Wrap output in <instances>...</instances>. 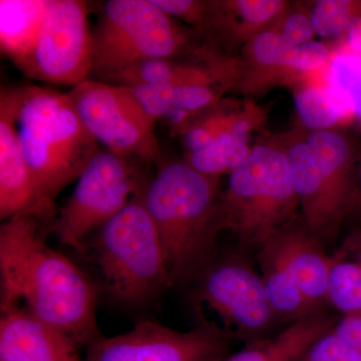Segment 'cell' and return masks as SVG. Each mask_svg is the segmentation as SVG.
I'll return each instance as SVG.
<instances>
[{
    "instance_id": "6da1fadb",
    "label": "cell",
    "mask_w": 361,
    "mask_h": 361,
    "mask_svg": "<svg viewBox=\"0 0 361 361\" xmlns=\"http://www.w3.org/2000/svg\"><path fill=\"white\" fill-rule=\"evenodd\" d=\"M51 225L23 214L0 227V310H25L78 350L103 337L96 320L97 288L84 271L47 245Z\"/></svg>"
},
{
    "instance_id": "7a4b0ae2",
    "label": "cell",
    "mask_w": 361,
    "mask_h": 361,
    "mask_svg": "<svg viewBox=\"0 0 361 361\" xmlns=\"http://www.w3.org/2000/svg\"><path fill=\"white\" fill-rule=\"evenodd\" d=\"M219 179L186 161L161 165L144 193L145 205L160 237L171 285L193 282L215 257L225 229Z\"/></svg>"
},
{
    "instance_id": "3957f363",
    "label": "cell",
    "mask_w": 361,
    "mask_h": 361,
    "mask_svg": "<svg viewBox=\"0 0 361 361\" xmlns=\"http://www.w3.org/2000/svg\"><path fill=\"white\" fill-rule=\"evenodd\" d=\"M16 120L23 154L40 201L54 203L101 151L87 132L68 92L42 85L14 87Z\"/></svg>"
},
{
    "instance_id": "277c9868",
    "label": "cell",
    "mask_w": 361,
    "mask_h": 361,
    "mask_svg": "<svg viewBox=\"0 0 361 361\" xmlns=\"http://www.w3.org/2000/svg\"><path fill=\"white\" fill-rule=\"evenodd\" d=\"M283 149L302 221L324 243L355 209L361 161L350 135L337 130L294 129L272 137Z\"/></svg>"
},
{
    "instance_id": "5b68a950",
    "label": "cell",
    "mask_w": 361,
    "mask_h": 361,
    "mask_svg": "<svg viewBox=\"0 0 361 361\" xmlns=\"http://www.w3.org/2000/svg\"><path fill=\"white\" fill-rule=\"evenodd\" d=\"M78 254L94 270L102 291L116 302L141 305L172 286L144 194L90 235Z\"/></svg>"
},
{
    "instance_id": "8992f818",
    "label": "cell",
    "mask_w": 361,
    "mask_h": 361,
    "mask_svg": "<svg viewBox=\"0 0 361 361\" xmlns=\"http://www.w3.org/2000/svg\"><path fill=\"white\" fill-rule=\"evenodd\" d=\"M92 28V71L102 80L152 59L194 56L204 40L152 0H108L101 4Z\"/></svg>"
},
{
    "instance_id": "52a82bcc",
    "label": "cell",
    "mask_w": 361,
    "mask_h": 361,
    "mask_svg": "<svg viewBox=\"0 0 361 361\" xmlns=\"http://www.w3.org/2000/svg\"><path fill=\"white\" fill-rule=\"evenodd\" d=\"M225 229L243 249H258L296 220L298 196L283 149L274 140L256 145L230 175L221 195Z\"/></svg>"
},
{
    "instance_id": "ba28073f",
    "label": "cell",
    "mask_w": 361,
    "mask_h": 361,
    "mask_svg": "<svg viewBox=\"0 0 361 361\" xmlns=\"http://www.w3.org/2000/svg\"><path fill=\"white\" fill-rule=\"evenodd\" d=\"M192 283V313L199 329L211 336L259 341L279 318L260 274L238 253L215 256Z\"/></svg>"
},
{
    "instance_id": "9c48e42d",
    "label": "cell",
    "mask_w": 361,
    "mask_h": 361,
    "mask_svg": "<svg viewBox=\"0 0 361 361\" xmlns=\"http://www.w3.org/2000/svg\"><path fill=\"white\" fill-rule=\"evenodd\" d=\"M144 166L101 149L78 177L73 194L52 223L51 232L78 253L92 233L145 193L151 180Z\"/></svg>"
},
{
    "instance_id": "30bf717a",
    "label": "cell",
    "mask_w": 361,
    "mask_h": 361,
    "mask_svg": "<svg viewBox=\"0 0 361 361\" xmlns=\"http://www.w3.org/2000/svg\"><path fill=\"white\" fill-rule=\"evenodd\" d=\"M68 94L85 129L106 151L147 166L161 165L157 122L129 87L90 78Z\"/></svg>"
},
{
    "instance_id": "8fae6325",
    "label": "cell",
    "mask_w": 361,
    "mask_h": 361,
    "mask_svg": "<svg viewBox=\"0 0 361 361\" xmlns=\"http://www.w3.org/2000/svg\"><path fill=\"white\" fill-rule=\"evenodd\" d=\"M89 4L82 0H51L28 68V78L73 87L92 71Z\"/></svg>"
},
{
    "instance_id": "7c38bea8",
    "label": "cell",
    "mask_w": 361,
    "mask_h": 361,
    "mask_svg": "<svg viewBox=\"0 0 361 361\" xmlns=\"http://www.w3.org/2000/svg\"><path fill=\"white\" fill-rule=\"evenodd\" d=\"M229 342L199 329L180 332L142 322L122 336L92 342L85 361H212L223 360Z\"/></svg>"
},
{
    "instance_id": "4fadbf2b",
    "label": "cell",
    "mask_w": 361,
    "mask_h": 361,
    "mask_svg": "<svg viewBox=\"0 0 361 361\" xmlns=\"http://www.w3.org/2000/svg\"><path fill=\"white\" fill-rule=\"evenodd\" d=\"M32 214L51 224L56 214L40 201L23 154L16 120L14 87L0 92V218Z\"/></svg>"
},
{
    "instance_id": "5bb4252c",
    "label": "cell",
    "mask_w": 361,
    "mask_h": 361,
    "mask_svg": "<svg viewBox=\"0 0 361 361\" xmlns=\"http://www.w3.org/2000/svg\"><path fill=\"white\" fill-rule=\"evenodd\" d=\"M290 6L284 0H210L202 32L204 44L223 56L236 58L234 49L272 30Z\"/></svg>"
},
{
    "instance_id": "9a60e30c",
    "label": "cell",
    "mask_w": 361,
    "mask_h": 361,
    "mask_svg": "<svg viewBox=\"0 0 361 361\" xmlns=\"http://www.w3.org/2000/svg\"><path fill=\"white\" fill-rule=\"evenodd\" d=\"M267 242L276 250L306 300L315 310L329 302L330 256L323 248L322 242L302 220L294 221Z\"/></svg>"
},
{
    "instance_id": "2e32d148",
    "label": "cell",
    "mask_w": 361,
    "mask_h": 361,
    "mask_svg": "<svg viewBox=\"0 0 361 361\" xmlns=\"http://www.w3.org/2000/svg\"><path fill=\"white\" fill-rule=\"evenodd\" d=\"M68 339L23 310H1L0 361H80Z\"/></svg>"
},
{
    "instance_id": "e0dca14e",
    "label": "cell",
    "mask_w": 361,
    "mask_h": 361,
    "mask_svg": "<svg viewBox=\"0 0 361 361\" xmlns=\"http://www.w3.org/2000/svg\"><path fill=\"white\" fill-rule=\"evenodd\" d=\"M295 49L275 30L259 33L243 47L236 87L257 94L271 85L293 82L297 77L292 71Z\"/></svg>"
},
{
    "instance_id": "ac0fdd59",
    "label": "cell",
    "mask_w": 361,
    "mask_h": 361,
    "mask_svg": "<svg viewBox=\"0 0 361 361\" xmlns=\"http://www.w3.org/2000/svg\"><path fill=\"white\" fill-rule=\"evenodd\" d=\"M51 0H0V49L26 75Z\"/></svg>"
},
{
    "instance_id": "d6986e66",
    "label": "cell",
    "mask_w": 361,
    "mask_h": 361,
    "mask_svg": "<svg viewBox=\"0 0 361 361\" xmlns=\"http://www.w3.org/2000/svg\"><path fill=\"white\" fill-rule=\"evenodd\" d=\"M337 319L318 312L295 320L272 337L251 342L224 361H296L313 342L334 329Z\"/></svg>"
},
{
    "instance_id": "ffe728a7",
    "label": "cell",
    "mask_w": 361,
    "mask_h": 361,
    "mask_svg": "<svg viewBox=\"0 0 361 361\" xmlns=\"http://www.w3.org/2000/svg\"><path fill=\"white\" fill-rule=\"evenodd\" d=\"M329 302L342 316L361 317V230L330 256Z\"/></svg>"
},
{
    "instance_id": "44dd1931",
    "label": "cell",
    "mask_w": 361,
    "mask_h": 361,
    "mask_svg": "<svg viewBox=\"0 0 361 361\" xmlns=\"http://www.w3.org/2000/svg\"><path fill=\"white\" fill-rule=\"evenodd\" d=\"M258 260L266 294L278 317L295 322L318 311L306 300L276 250L268 242L258 249Z\"/></svg>"
},
{
    "instance_id": "7402d4cb",
    "label": "cell",
    "mask_w": 361,
    "mask_h": 361,
    "mask_svg": "<svg viewBox=\"0 0 361 361\" xmlns=\"http://www.w3.org/2000/svg\"><path fill=\"white\" fill-rule=\"evenodd\" d=\"M294 106L302 129L310 132L334 130L336 125L355 116L326 85L318 82L296 87Z\"/></svg>"
},
{
    "instance_id": "603a6c76",
    "label": "cell",
    "mask_w": 361,
    "mask_h": 361,
    "mask_svg": "<svg viewBox=\"0 0 361 361\" xmlns=\"http://www.w3.org/2000/svg\"><path fill=\"white\" fill-rule=\"evenodd\" d=\"M252 149L249 137L227 134L200 149L185 153L184 161L202 175L220 179L221 176L231 175L241 167Z\"/></svg>"
},
{
    "instance_id": "cb8c5ba5",
    "label": "cell",
    "mask_w": 361,
    "mask_h": 361,
    "mask_svg": "<svg viewBox=\"0 0 361 361\" xmlns=\"http://www.w3.org/2000/svg\"><path fill=\"white\" fill-rule=\"evenodd\" d=\"M360 13L361 1L355 0H318L310 11L316 35L325 39L344 37L351 21Z\"/></svg>"
},
{
    "instance_id": "d4e9b609",
    "label": "cell",
    "mask_w": 361,
    "mask_h": 361,
    "mask_svg": "<svg viewBox=\"0 0 361 361\" xmlns=\"http://www.w3.org/2000/svg\"><path fill=\"white\" fill-rule=\"evenodd\" d=\"M361 82V56L353 52H341L330 59L325 85L332 94L350 109L351 90ZM353 111V110H351Z\"/></svg>"
},
{
    "instance_id": "484cf974",
    "label": "cell",
    "mask_w": 361,
    "mask_h": 361,
    "mask_svg": "<svg viewBox=\"0 0 361 361\" xmlns=\"http://www.w3.org/2000/svg\"><path fill=\"white\" fill-rule=\"evenodd\" d=\"M296 361H361V351L331 329L313 342Z\"/></svg>"
},
{
    "instance_id": "4316f807",
    "label": "cell",
    "mask_w": 361,
    "mask_h": 361,
    "mask_svg": "<svg viewBox=\"0 0 361 361\" xmlns=\"http://www.w3.org/2000/svg\"><path fill=\"white\" fill-rule=\"evenodd\" d=\"M272 30L279 33L284 42L291 47H299L312 42L316 35L310 13L301 9L291 11V6Z\"/></svg>"
},
{
    "instance_id": "83f0119b",
    "label": "cell",
    "mask_w": 361,
    "mask_h": 361,
    "mask_svg": "<svg viewBox=\"0 0 361 361\" xmlns=\"http://www.w3.org/2000/svg\"><path fill=\"white\" fill-rule=\"evenodd\" d=\"M159 8L165 11L183 25L189 26L202 35L205 25L208 1L205 0H152Z\"/></svg>"
},
{
    "instance_id": "f1b7e54d",
    "label": "cell",
    "mask_w": 361,
    "mask_h": 361,
    "mask_svg": "<svg viewBox=\"0 0 361 361\" xmlns=\"http://www.w3.org/2000/svg\"><path fill=\"white\" fill-rule=\"evenodd\" d=\"M331 59L329 47L320 42H307L296 47L292 61V71L297 77L318 71Z\"/></svg>"
},
{
    "instance_id": "f546056e",
    "label": "cell",
    "mask_w": 361,
    "mask_h": 361,
    "mask_svg": "<svg viewBox=\"0 0 361 361\" xmlns=\"http://www.w3.org/2000/svg\"><path fill=\"white\" fill-rule=\"evenodd\" d=\"M332 331L361 351V317L342 316L341 319H337Z\"/></svg>"
},
{
    "instance_id": "4dcf8cb0",
    "label": "cell",
    "mask_w": 361,
    "mask_h": 361,
    "mask_svg": "<svg viewBox=\"0 0 361 361\" xmlns=\"http://www.w3.org/2000/svg\"><path fill=\"white\" fill-rule=\"evenodd\" d=\"M344 39L349 51L356 54H361V13L351 21L344 35Z\"/></svg>"
},
{
    "instance_id": "1f68e13d",
    "label": "cell",
    "mask_w": 361,
    "mask_h": 361,
    "mask_svg": "<svg viewBox=\"0 0 361 361\" xmlns=\"http://www.w3.org/2000/svg\"><path fill=\"white\" fill-rule=\"evenodd\" d=\"M350 106L353 115L361 120V82L351 90Z\"/></svg>"
},
{
    "instance_id": "d6a6232c",
    "label": "cell",
    "mask_w": 361,
    "mask_h": 361,
    "mask_svg": "<svg viewBox=\"0 0 361 361\" xmlns=\"http://www.w3.org/2000/svg\"><path fill=\"white\" fill-rule=\"evenodd\" d=\"M361 207V163L358 168L357 177H356V187L355 195V209Z\"/></svg>"
},
{
    "instance_id": "836d02e7",
    "label": "cell",
    "mask_w": 361,
    "mask_h": 361,
    "mask_svg": "<svg viewBox=\"0 0 361 361\" xmlns=\"http://www.w3.org/2000/svg\"><path fill=\"white\" fill-rule=\"evenodd\" d=\"M212 361H224V360H212Z\"/></svg>"
}]
</instances>
